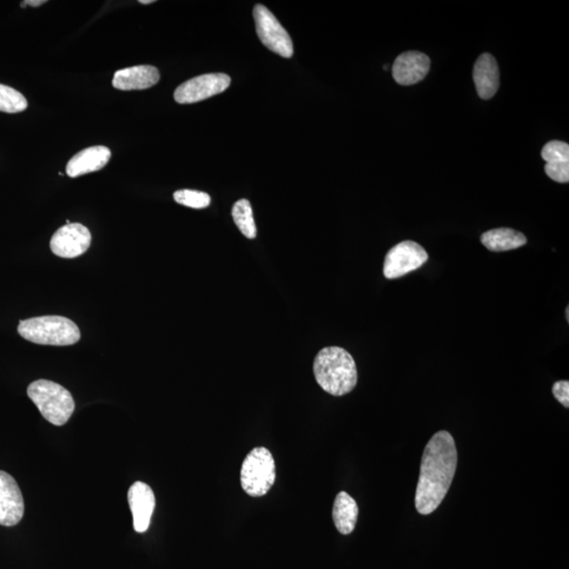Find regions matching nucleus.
<instances>
[{"mask_svg": "<svg viewBox=\"0 0 569 569\" xmlns=\"http://www.w3.org/2000/svg\"><path fill=\"white\" fill-rule=\"evenodd\" d=\"M128 501L134 515L135 532L140 534L147 532L155 508L154 491L145 483L135 482L129 489Z\"/></svg>", "mask_w": 569, "mask_h": 569, "instance_id": "11", "label": "nucleus"}, {"mask_svg": "<svg viewBox=\"0 0 569 569\" xmlns=\"http://www.w3.org/2000/svg\"><path fill=\"white\" fill-rule=\"evenodd\" d=\"M28 108V102L21 92L8 85H0V111L5 114H19Z\"/></svg>", "mask_w": 569, "mask_h": 569, "instance_id": "19", "label": "nucleus"}, {"mask_svg": "<svg viewBox=\"0 0 569 569\" xmlns=\"http://www.w3.org/2000/svg\"><path fill=\"white\" fill-rule=\"evenodd\" d=\"M474 81L476 92L483 99H491L497 94L500 73L497 61L492 55L484 53L474 64Z\"/></svg>", "mask_w": 569, "mask_h": 569, "instance_id": "14", "label": "nucleus"}, {"mask_svg": "<svg viewBox=\"0 0 569 569\" xmlns=\"http://www.w3.org/2000/svg\"><path fill=\"white\" fill-rule=\"evenodd\" d=\"M18 334L38 345L70 346L81 339V332L67 317L45 315L19 323Z\"/></svg>", "mask_w": 569, "mask_h": 569, "instance_id": "3", "label": "nucleus"}, {"mask_svg": "<svg viewBox=\"0 0 569 569\" xmlns=\"http://www.w3.org/2000/svg\"><path fill=\"white\" fill-rule=\"evenodd\" d=\"M90 231L84 225L70 223L59 228L51 238L52 253L63 259H75L87 251L91 245Z\"/></svg>", "mask_w": 569, "mask_h": 569, "instance_id": "9", "label": "nucleus"}, {"mask_svg": "<svg viewBox=\"0 0 569 569\" xmlns=\"http://www.w3.org/2000/svg\"><path fill=\"white\" fill-rule=\"evenodd\" d=\"M273 454L265 447H256L244 460L241 484L250 497H263L274 486L276 473Z\"/></svg>", "mask_w": 569, "mask_h": 569, "instance_id": "5", "label": "nucleus"}, {"mask_svg": "<svg viewBox=\"0 0 569 569\" xmlns=\"http://www.w3.org/2000/svg\"><path fill=\"white\" fill-rule=\"evenodd\" d=\"M566 321L569 322V308H566Z\"/></svg>", "mask_w": 569, "mask_h": 569, "instance_id": "26", "label": "nucleus"}, {"mask_svg": "<svg viewBox=\"0 0 569 569\" xmlns=\"http://www.w3.org/2000/svg\"><path fill=\"white\" fill-rule=\"evenodd\" d=\"M233 217L238 229H240L243 235L254 240L256 237V226L254 218L253 207L249 201L243 200L237 201L234 205Z\"/></svg>", "mask_w": 569, "mask_h": 569, "instance_id": "18", "label": "nucleus"}, {"mask_svg": "<svg viewBox=\"0 0 569 569\" xmlns=\"http://www.w3.org/2000/svg\"><path fill=\"white\" fill-rule=\"evenodd\" d=\"M481 242L484 246L494 253H502L524 246L527 238L524 235L509 228H499L489 230L483 234Z\"/></svg>", "mask_w": 569, "mask_h": 569, "instance_id": "17", "label": "nucleus"}, {"mask_svg": "<svg viewBox=\"0 0 569 569\" xmlns=\"http://www.w3.org/2000/svg\"><path fill=\"white\" fill-rule=\"evenodd\" d=\"M254 17L257 36L265 47L276 53L282 57L290 58L294 55V43L288 32L284 30L275 16L266 6L256 5Z\"/></svg>", "mask_w": 569, "mask_h": 569, "instance_id": "6", "label": "nucleus"}, {"mask_svg": "<svg viewBox=\"0 0 569 569\" xmlns=\"http://www.w3.org/2000/svg\"><path fill=\"white\" fill-rule=\"evenodd\" d=\"M314 374L317 384L335 396L352 393L357 383V370L352 354L341 347H326L315 356Z\"/></svg>", "mask_w": 569, "mask_h": 569, "instance_id": "2", "label": "nucleus"}, {"mask_svg": "<svg viewBox=\"0 0 569 569\" xmlns=\"http://www.w3.org/2000/svg\"><path fill=\"white\" fill-rule=\"evenodd\" d=\"M553 394L562 405L569 407V382L559 381L554 384Z\"/></svg>", "mask_w": 569, "mask_h": 569, "instance_id": "23", "label": "nucleus"}, {"mask_svg": "<svg viewBox=\"0 0 569 569\" xmlns=\"http://www.w3.org/2000/svg\"><path fill=\"white\" fill-rule=\"evenodd\" d=\"M430 59L424 53L410 51L396 57L393 75L402 85H412L423 81L428 75Z\"/></svg>", "mask_w": 569, "mask_h": 569, "instance_id": "12", "label": "nucleus"}, {"mask_svg": "<svg viewBox=\"0 0 569 569\" xmlns=\"http://www.w3.org/2000/svg\"><path fill=\"white\" fill-rule=\"evenodd\" d=\"M545 172L554 182L566 184L569 181V163L546 164Z\"/></svg>", "mask_w": 569, "mask_h": 569, "instance_id": "22", "label": "nucleus"}, {"mask_svg": "<svg viewBox=\"0 0 569 569\" xmlns=\"http://www.w3.org/2000/svg\"><path fill=\"white\" fill-rule=\"evenodd\" d=\"M359 507L353 497L345 492L336 495L334 504L333 518L334 525L342 534H349L354 531Z\"/></svg>", "mask_w": 569, "mask_h": 569, "instance_id": "16", "label": "nucleus"}, {"mask_svg": "<svg viewBox=\"0 0 569 569\" xmlns=\"http://www.w3.org/2000/svg\"><path fill=\"white\" fill-rule=\"evenodd\" d=\"M160 78V71L154 65H136L117 71L112 85L115 89L123 91L145 90L154 87Z\"/></svg>", "mask_w": 569, "mask_h": 569, "instance_id": "13", "label": "nucleus"}, {"mask_svg": "<svg viewBox=\"0 0 569 569\" xmlns=\"http://www.w3.org/2000/svg\"><path fill=\"white\" fill-rule=\"evenodd\" d=\"M231 78L224 73H211L185 82L175 92V102L195 104L223 94L229 88Z\"/></svg>", "mask_w": 569, "mask_h": 569, "instance_id": "8", "label": "nucleus"}, {"mask_svg": "<svg viewBox=\"0 0 569 569\" xmlns=\"http://www.w3.org/2000/svg\"><path fill=\"white\" fill-rule=\"evenodd\" d=\"M28 396L53 425H65L75 413V403L72 394L55 382L38 380L31 383Z\"/></svg>", "mask_w": 569, "mask_h": 569, "instance_id": "4", "label": "nucleus"}, {"mask_svg": "<svg viewBox=\"0 0 569 569\" xmlns=\"http://www.w3.org/2000/svg\"><path fill=\"white\" fill-rule=\"evenodd\" d=\"M428 261V254L418 243L404 241L388 251L384 262V275L388 280L399 279L419 269Z\"/></svg>", "mask_w": 569, "mask_h": 569, "instance_id": "7", "label": "nucleus"}, {"mask_svg": "<svg viewBox=\"0 0 569 569\" xmlns=\"http://www.w3.org/2000/svg\"><path fill=\"white\" fill-rule=\"evenodd\" d=\"M140 3L143 4V5H149V4H152V3H155V2H154V0H145H145H141Z\"/></svg>", "mask_w": 569, "mask_h": 569, "instance_id": "25", "label": "nucleus"}, {"mask_svg": "<svg viewBox=\"0 0 569 569\" xmlns=\"http://www.w3.org/2000/svg\"><path fill=\"white\" fill-rule=\"evenodd\" d=\"M25 514L21 488L12 475L0 471V525L15 526Z\"/></svg>", "mask_w": 569, "mask_h": 569, "instance_id": "10", "label": "nucleus"}, {"mask_svg": "<svg viewBox=\"0 0 569 569\" xmlns=\"http://www.w3.org/2000/svg\"><path fill=\"white\" fill-rule=\"evenodd\" d=\"M542 157L546 164L569 163V145L560 141L549 142L542 150Z\"/></svg>", "mask_w": 569, "mask_h": 569, "instance_id": "21", "label": "nucleus"}, {"mask_svg": "<svg viewBox=\"0 0 569 569\" xmlns=\"http://www.w3.org/2000/svg\"><path fill=\"white\" fill-rule=\"evenodd\" d=\"M174 197L176 203L194 209L207 208L211 203L209 195L196 190H178L175 192Z\"/></svg>", "mask_w": 569, "mask_h": 569, "instance_id": "20", "label": "nucleus"}, {"mask_svg": "<svg viewBox=\"0 0 569 569\" xmlns=\"http://www.w3.org/2000/svg\"><path fill=\"white\" fill-rule=\"evenodd\" d=\"M110 157L111 151L104 145L85 148L71 158L65 171L70 177L88 175L105 168Z\"/></svg>", "mask_w": 569, "mask_h": 569, "instance_id": "15", "label": "nucleus"}, {"mask_svg": "<svg viewBox=\"0 0 569 569\" xmlns=\"http://www.w3.org/2000/svg\"><path fill=\"white\" fill-rule=\"evenodd\" d=\"M458 464V453L453 435L445 430L428 442L421 461L415 507L421 514H433L446 497Z\"/></svg>", "mask_w": 569, "mask_h": 569, "instance_id": "1", "label": "nucleus"}, {"mask_svg": "<svg viewBox=\"0 0 569 569\" xmlns=\"http://www.w3.org/2000/svg\"><path fill=\"white\" fill-rule=\"evenodd\" d=\"M44 4H45V0H26V2H23L21 5L25 8V5L39 6Z\"/></svg>", "mask_w": 569, "mask_h": 569, "instance_id": "24", "label": "nucleus"}]
</instances>
